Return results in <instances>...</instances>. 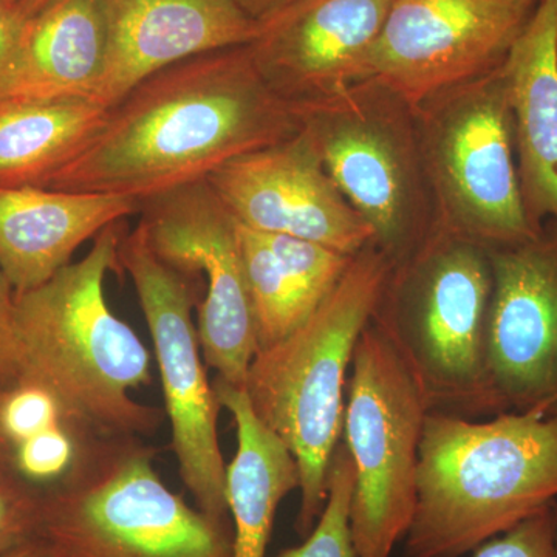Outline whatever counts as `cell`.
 Here are the masks:
<instances>
[{
	"instance_id": "d590c367",
	"label": "cell",
	"mask_w": 557,
	"mask_h": 557,
	"mask_svg": "<svg viewBox=\"0 0 557 557\" xmlns=\"http://www.w3.org/2000/svg\"><path fill=\"white\" fill-rule=\"evenodd\" d=\"M0 2L7 3V5H10V3H9V2H7V0H0ZM10 7H11V5H10ZM13 9H14V7H13ZM14 10H16V9H14Z\"/></svg>"
},
{
	"instance_id": "8fae6325",
	"label": "cell",
	"mask_w": 557,
	"mask_h": 557,
	"mask_svg": "<svg viewBox=\"0 0 557 557\" xmlns=\"http://www.w3.org/2000/svg\"><path fill=\"white\" fill-rule=\"evenodd\" d=\"M139 214L161 260L186 276L207 278L197 318L201 354L220 380L244 388L259 344L236 219L207 178L141 201Z\"/></svg>"
},
{
	"instance_id": "836d02e7",
	"label": "cell",
	"mask_w": 557,
	"mask_h": 557,
	"mask_svg": "<svg viewBox=\"0 0 557 557\" xmlns=\"http://www.w3.org/2000/svg\"><path fill=\"white\" fill-rule=\"evenodd\" d=\"M519 2L534 3V5H537V3L542 2V0H519Z\"/></svg>"
},
{
	"instance_id": "7c38bea8",
	"label": "cell",
	"mask_w": 557,
	"mask_h": 557,
	"mask_svg": "<svg viewBox=\"0 0 557 557\" xmlns=\"http://www.w3.org/2000/svg\"><path fill=\"white\" fill-rule=\"evenodd\" d=\"M537 5L519 0H394L369 60L413 108L500 67Z\"/></svg>"
},
{
	"instance_id": "d6986e66",
	"label": "cell",
	"mask_w": 557,
	"mask_h": 557,
	"mask_svg": "<svg viewBox=\"0 0 557 557\" xmlns=\"http://www.w3.org/2000/svg\"><path fill=\"white\" fill-rule=\"evenodd\" d=\"M108 54L104 0H53L24 21L0 101L94 98Z\"/></svg>"
},
{
	"instance_id": "5b68a950",
	"label": "cell",
	"mask_w": 557,
	"mask_h": 557,
	"mask_svg": "<svg viewBox=\"0 0 557 557\" xmlns=\"http://www.w3.org/2000/svg\"><path fill=\"white\" fill-rule=\"evenodd\" d=\"M157 453L139 437L78 443L67 472L42 491L39 537L51 557H233V523L171 491Z\"/></svg>"
},
{
	"instance_id": "7402d4cb",
	"label": "cell",
	"mask_w": 557,
	"mask_h": 557,
	"mask_svg": "<svg viewBox=\"0 0 557 557\" xmlns=\"http://www.w3.org/2000/svg\"><path fill=\"white\" fill-rule=\"evenodd\" d=\"M94 98L0 101V186H40L101 126Z\"/></svg>"
},
{
	"instance_id": "f1b7e54d",
	"label": "cell",
	"mask_w": 557,
	"mask_h": 557,
	"mask_svg": "<svg viewBox=\"0 0 557 557\" xmlns=\"http://www.w3.org/2000/svg\"><path fill=\"white\" fill-rule=\"evenodd\" d=\"M24 28V21L17 16L16 10L0 2V79L5 75L14 60Z\"/></svg>"
},
{
	"instance_id": "1f68e13d",
	"label": "cell",
	"mask_w": 557,
	"mask_h": 557,
	"mask_svg": "<svg viewBox=\"0 0 557 557\" xmlns=\"http://www.w3.org/2000/svg\"><path fill=\"white\" fill-rule=\"evenodd\" d=\"M0 557H51L50 549L40 537L25 542L20 547L2 553Z\"/></svg>"
},
{
	"instance_id": "d6a6232c",
	"label": "cell",
	"mask_w": 557,
	"mask_h": 557,
	"mask_svg": "<svg viewBox=\"0 0 557 557\" xmlns=\"http://www.w3.org/2000/svg\"><path fill=\"white\" fill-rule=\"evenodd\" d=\"M53 0H17L16 13L22 21L30 20L40 10L46 9Z\"/></svg>"
},
{
	"instance_id": "44dd1931",
	"label": "cell",
	"mask_w": 557,
	"mask_h": 557,
	"mask_svg": "<svg viewBox=\"0 0 557 557\" xmlns=\"http://www.w3.org/2000/svg\"><path fill=\"white\" fill-rule=\"evenodd\" d=\"M220 408L233 417L237 453L226 467V500L234 533L233 557H265L278 505L300 486L295 457L256 416L247 392L215 376Z\"/></svg>"
},
{
	"instance_id": "7a4b0ae2",
	"label": "cell",
	"mask_w": 557,
	"mask_h": 557,
	"mask_svg": "<svg viewBox=\"0 0 557 557\" xmlns=\"http://www.w3.org/2000/svg\"><path fill=\"white\" fill-rule=\"evenodd\" d=\"M121 237L120 223L108 226L83 259L14 298L17 387L49 395L76 443L150 437L163 421L159 408L132 397L152 383L150 355L106 300Z\"/></svg>"
},
{
	"instance_id": "83f0119b",
	"label": "cell",
	"mask_w": 557,
	"mask_h": 557,
	"mask_svg": "<svg viewBox=\"0 0 557 557\" xmlns=\"http://www.w3.org/2000/svg\"><path fill=\"white\" fill-rule=\"evenodd\" d=\"M14 298V289L0 270V392H11L20 386Z\"/></svg>"
},
{
	"instance_id": "9c48e42d",
	"label": "cell",
	"mask_w": 557,
	"mask_h": 557,
	"mask_svg": "<svg viewBox=\"0 0 557 557\" xmlns=\"http://www.w3.org/2000/svg\"><path fill=\"white\" fill-rule=\"evenodd\" d=\"M431 412L395 341L375 319L362 332L347 381L344 445L355 468L350 528L357 557H391L417 504L418 453Z\"/></svg>"
},
{
	"instance_id": "8d00e7d4",
	"label": "cell",
	"mask_w": 557,
	"mask_h": 557,
	"mask_svg": "<svg viewBox=\"0 0 557 557\" xmlns=\"http://www.w3.org/2000/svg\"><path fill=\"white\" fill-rule=\"evenodd\" d=\"M556 515H557V507H556Z\"/></svg>"
},
{
	"instance_id": "4dcf8cb0",
	"label": "cell",
	"mask_w": 557,
	"mask_h": 557,
	"mask_svg": "<svg viewBox=\"0 0 557 557\" xmlns=\"http://www.w3.org/2000/svg\"><path fill=\"white\" fill-rule=\"evenodd\" d=\"M295 0H239L242 9L247 11L249 16L255 17L256 21L263 20L270 14L284 9Z\"/></svg>"
},
{
	"instance_id": "2e32d148",
	"label": "cell",
	"mask_w": 557,
	"mask_h": 557,
	"mask_svg": "<svg viewBox=\"0 0 557 557\" xmlns=\"http://www.w3.org/2000/svg\"><path fill=\"white\" fill-rule=\"evenodd\" d=\"M108 54L95 100L110 109L177 62L249 46L259 21L239 0H104Z\"/></svg>"
},
{
	"instance_id": "ba28073f",
	"label": "cell",
	"mask_w": 557,
	"mask_h": 557,
	"mask_svg": "<svg viewBox=\"0 0 557 557\" xmlns=\"http://www.w3.org/2000/svg\"><path fill=\"white\" fill-rule=\"evenodd\" d=\"M416 110L438 228L486 248L537 236L520 194L504 64Z\"/></svg>"
},
{
	"instance_id": "603a6c76",
	"label": "cell",
	"mask_w": 557,
	"mask_h": 557,
	"mask_svg": "<svg viewBox=\"0 0 557 557\" xmlns=\"http://www.w3.org/2000/svg\"><path fill=\"white\" fill-rule=\"evenodd\" d=\"M327 483V502L306 542L284 549L276 557H357L350 528L355 468L343 442L333 454Z\"/></svg>"
},
{
	"instance_id": "6da1fadb",
	"label": "cell",
	"mask_w": 557,
	"mask_h": 557,
	"mask_svg": "<svg viewBox=\"0 0 557 557\" xmlns=\"http://www.w3.org/2000/svg\"><path fill=\"white\" fill-rule=\"evenodd\" d=\"M300 129L248 46L211 51L141 81L42 188L141 203Z\"/></svg>"
},
{
	"instance_id": "f546056e",
	"label": "cell",
	"mask_w": 557,
	"mask_h": 557,
	"mask_svg": "<svg viewBox=\"0 0 557 557\" xmlns=\"http://www.w3.org/2000/svg\"><path fill=\"white\" fill-rule=\"evenodd\" d=\"M9 392H0V474L20 475L16 471V443L10 437L3 421V405Z\"/></svg>"
},
{
	"instance_id": "e575fe53",
	"label": "cell",
	"mask_w": 557,
	"mask_h": 557,
	"mask_svg": "<svg viewBox=\"0 0 557 557\" xmlns=\"http://www.w3.org/2000/svg\"><path fill=\"white\" fill-rule=\"evenodd\" d=\"M7 2H9L11 7H14V9H16L17 0H7Z\"/></svg>"
},
{
	"instance_id": "ffe728a7",
	"label": "cell",
	"mask_w": 557,
	"mask_h": 557,
	"mask_svg": "<svg viewBox=\"0 0 557 557\" xmlns=\"http://www.w3.org/2000/svg\"><path fill=\"white\" fill-rule=\"evenodd\" d=\"M237 234L259 350L299 329L329 298L355 258L314 242L260 233L239 222Z\"/></svg>"
},
{
	"instance_id": "ac0fdd59",
	"label": "cell",
	"mask_w": 557,
	"mask_h": 557,
	"mask_svg": "<svg viewBox=\"0 0 557 557\" xmlns=\"http://www.w3.org/2000/svg\"><path fill=\"white\" fill-rule=\"evenodd\" d=\"M520 194L537 233L557 226V0H542L504 62Z\"/></svg>"
},
{
	"instance_id": "4316f807",
	"label": "cell",
	"mask_w": 557,
	"mask_h": 557,
	"mask_svg": "<svg viewBox=\"0 0 557 557\" xmlns=\"http://www.w3.org/2000/svg\"><path fill=\"white\" fill-rule=\"evenodd\" d=\"M3 421L16 446L32 435L61 423L60 413L49 395L35 387H16L7 394Z\"/></svg>"
},
{
	"instance_id": "e0dca14e",
	"label": "cell",
	"mask_w": 557,
	"mask_h": 557,
	"mask_svg": "<svg viewBox=\"0 0 557 557\" xmlns=\"http://www.w3.org/2000/svg\"><path fill=\"white\" fill-rule=\"evenodd\" d=\"M139 209L129 197L0 186V270L14 295L39 287L81 245Z\"/></svg>"
},
{
	"instance_id": "8992f818",
	"label": "cell",
	"mask_w": 557,
	"mask_h": 557,
	"mask_svg": "<svg viewBox=\"0 0 557 557\" xmlns=\"http://www.w3.org/2000/svg\"><path fill=\"white\" fill-rule=\"evenodd\" d=\"M490 248L438 230L392 267L376 322L409 362L431 412L496 416L487 376Z\"/></svg>"
},
{
	"instance_id": "4fadbf2b",
	"label": "cell",
	"mask_w": 557,
	"mask_h": 557,
	"mask_svg": "<svg viewBox=\"0 0 557 557\" xmlns=\"http://www.w3.org/2000/svg\"><path fill=\"white\" fill-rule=\"evenodd\" d=\"M486 361L496 416L557 417V226L490 248Z\"/></svg>"
},
{
	"instance_id": "5bb4252c",
	"label": "cell",
	"mask_w": 557,
	"mask_h": 557,
	"mask_svg": "<svg viewBox=\"0 0 557 557\" xmlns=\"http://www.w3.org/2000/svg\"><path fill=\"white\" fill-rule=\"evenodd\" d=\"M207 182L247 228L314 242L350 258L373 242L304 124L293 137L226 161Z\"/></svg>"
},
{
	"instance_id": "484cf974",
	"label": "cell",
	"mask_w": 557,
	"mask_h": 557,
	"mask_svg": "<svg viewBox=\"0 0 557 557\" xmlns=\"http://www.w3.org/2000/svg\"><path fill=\"white\" fill-rule=\"evenodd\" d=\"M557 502L500 536L475 548L472 557H557Z\"/></svg>"
},
{
	"instance_id": "3957f363",
	"label": "cell",
	"mask_w": 557,
	"mask_h": 557,
	"mask_svg": "<svg viewBox=\"0 0 557 557\" xmlns=\"http://www.w3.org/2000/svg\"><path fill=\"white\" fill-rule=\"evenodd\" d=\"M557 502V417L429 412L406 557H460Z\"/></svg>"
},
{
	"instance_id": "30bf717a",
	"label": "cell",
	"mask_w": 557,
	"mask_h": 557,
	"mask_svg": "<svg viewBox=\"0 0 557 557\" xmlns=\"http://www.w3.org/2000/svg\"><path fill=\"white\" fill-rule=\"evenodd\" d=\"M119 262L134 284L156 348L180 479L200 511L219 522L233 523L219 442L222 408L201 359L189 276L156 255L139 223L121 237Z\"/></svg>"
},
{
	"instance_id": "cb8c5ba5",
	"label": "cell",
	"mask_w": 557,
	"mask_h": 557,
	"mask_svg": "<svg viewBox=\"0 0 557 557\" xmlns=\"http://www.w3.org/2000/svg\"><path fill=\"white\" fill-rule=\"evenodd\" d=\"M75 454V438L61 423L54 424L16 446V471L44 491L67 472Z\"/></svg>"
},
{
	"instance_id": "277c9868",
	"label": "cell",
	"mask_w": 557,
	"mask_h": 557,
	"mask_svg": "<svg viewBox=\"0 0 557 557\" xmlns=\"http://www.w3.org/2000/svg\"><path fill=\"white\" fill-rule=\"evenodd\" d=\"M391 271V260L370 242L318 310L287 338L259 350L249 364L244 384L249 405L298 463L296 530L302 537L327 502L355 348L375 317Z\"/></svg>"
},
{
	"instance_id": "9a60e30c",
	"label": "cell",
	"mask_w": 557,
	"mask_h": 557,
	"mask_svg": "<svg viewBox=\"0 0 557 557\" xmlns=\"http://www.w3.org/2000/svg\"><path fill=\"white\" fill-rule=\"evenodd\" d=\"M394 0H295L259 20L252 61L273 94L302 115L369 79Z\"/></svg>"
},
{
	"instance_id": "d4e9b609",
	"label": "cell",
	"mask_w": 557,
	"mask_h": 557,
	"mask_svg": "<svg viewBox=\"0 0 557 557\" xmlns=\"http://www.w3.org/2000/svg\"><path fill=\"white\" fill-rule=\"evenodd\" d=\"M42 505L40 487L0 474V555L39 537Z\"/></svg>"
},
{
	"instance_id": "52a82bcc",
	"label": "cell",
	"mask_w": 557,
	"mask_h": 557,
	"mask_svg": "<svg viewBox=\"0 0 557 557\" xmlns=\"http://www.w3.org/2000/svg\"><path fill=\"white\" fill-rule=\"evenodd\" d=\"M300 120L330 177L369 223L392 267L437 233L417 110L405 98L369 78Z\"/></svg>"
}]
</instances>
